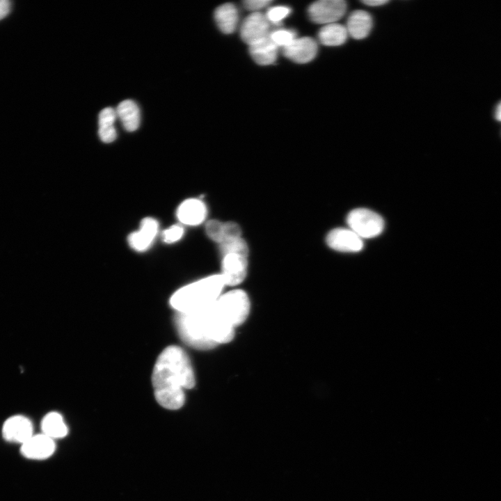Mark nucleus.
Segmentation results:
<instances>
[{
  "instance_id": "1",
  "label": "nucleus",
  "mask_w": 501,
  "mask_h": 501,
  "mask_svg": "<svg viewBox=\"0 0 501 501\" xmlns=\"http://www.w3.org/2000/svg\"><path fill=\"white\" fill-rule=\"evenodd\" d=\"M250 301L246 293L234 289L221 294L209 305L198 310L177 312L175 324L187 345L206 350L230 342L234 328L247 319Z\"/></svg>"
},
{
  "instance_id": "2",
  "label": "nucleus",
  "mask_w": 501,
  "mask_h": 501,
  "mask_svg": "<svg viewBox=\"0 0 501 501\" xmlns=\"http://www.w3.org/2000/svg\"><path fill=\"white\" fill-rule=\"evenodd\" d=\"M152 383L157 401L164 408L177 410L185 401L184 390L195 385L190 360L180 347L171 345L158 356L152 374Z\"/></svg>"
},
{
  "instance_id": "3",
  "label": "nucleus",
  "mask_w": 501,
  "mask_h": 501,
  "mask_svg": "<svg viewBox=\"0 0 501 501\" xmlns=\"http://www.w3.org/2000/svg\"><path fill=\"white\" fill-rule=\"evenodd\" d=\"M225 285L221 274L207 276L177 290L170 297V304L179 312L200 310L214 302Z\"/></svg>"
},
{
  "instance_id": "4",
  "label": "nucleus",
  "mask_w": 501,
  "mask_h": 501,
  "mask_svg": "<svg viewBox=\"0 0 501 501\" xmlns=\"http://www.w3.org/2000/svg\"><path fill=\"white\" fill-rule=\"evenodd\" d=\"M349 228L360 238L378 236L383 229L382 217L374 212L365 208L351 211L347 218Z\"/></svg>"
},
{
  "instance_id": "5",
  "label": "nucleus",
  "mask_w": 501,
  "mask_h": 501,
  "mask_svg": "<svg viewBox=\"0 0 501 501\" xmlns=\"http://www.w3.org/2000/svg\"><path fill=\"white\" fill-rule=\"evenodd\" d=\"M347 10L344 0H320L311 3L308 8L310 19L319 24L337 23Z\"/></svg>"
},
{
  "instance_id": "6",
  "label": "nucleus",
  "mask_w": 501,
  "mask_h": 501,
  "mask_svg": "<svg viewBox=\"0 0 501 501\" xmlns=\"http://www.w3.org/2000/svg\"><path fill=\"white\" fill-rule=\"evenodd\" d=\"M247 257L237 253L223 255L221 275L225 285L234 286L245 279L248 269Z\"/></svg>"
},
{
  "instance_id": "7",
  "label": "nucleus",
  "mask_w": 501,
  "mask_h": 501,
  "mask_svg": "<svg viewBox=\"0 0 501 501\" xmlns=\"http://www.w3.org/2000/svg\"><path fill=\"white\" fill-rule=\"evenodd\" d=\"M269 33V22L259 12L249 15L241 26V38L249 46L266 38Z\"/></svg>"
},
{
  "instance_id": "8",
  "label": "nucleus",
  "mask_w": 501,
  "mask_h": 501,
  "mask_svg": "<svg viewBox=\"0 0 501 501\" xmlns=\"http://www.w3.org/2000/svg\"><path fill=\"white\" fill-rule=\"evenodd\" d=\"M33 424L29 418L17 415L6 420L2 434L6 440L22 445L33 435Z\"/></svg>"
},
{
  "instance_id": "9",
  "label": "nucleus",
  "mask_w": 501,
  "mask_h": 501,
  "mask_svg": "<svg viewBox=\"0 0 501 501\" xmlns=\"http://www.w3.org/2000/svg\"><path fill=\"white\" fill-rule=\"evenodd\" d=\"M326 240L330 248L342 252H358L363 247L362 238L350 228L334 229L328 234Z\"/></svg>"
},
{
  "instance_id": "10",
  "label": "nucleus",
  "mask_w": 501,
  "mask_h": 501,
  "mask_svg": "<svg viewBox=\"0 0 501 501\" xmlns=\"http://www.w3.org/2000/svg\"><path fill=\"white\" fill-rule=\"evenodd\" d=\"M317 51V43L310 37L296 38L289 45L283 48V53L285 57L301 64L312 61Z\"/></svg>"
},
{
  "instance_id": "11",
  "label": "nucleus",
  "mask_w": 501,
  "mask_h": 501,
  "mask_svg": "<svg viewBox=\"0 0 501 501\" xmlns=\"http://www.w3.org/2000/svg\"><path fill=\"white\" fill-rule=\"evenodd\" d=\"M54 440L41 434L33 435L21 446L22 455L28 459L43 460L51 456L55 451Z\"/></svg>"
},
{
  "instance_id": "12",
  "label": "nucleus",
  "mask_w": 501,
  "mask_h": 501,
  "mask_svg": "<svg viewBox=\"0 0 501 501\" xmlns=\"http://www.w3.org/2000/svg\"><path fill=\"white\" fill-rule=\"evenodd\" d=\"M159 230L157 221L151 217L144 218L138 230L128 237L129 246L136 251L146 250L152 245Z\"/></svg>"
},
{
  "instance_id": "13",
  "label": "nucleus",
  "mask_w": 501,
  "mask_h": 501,
  "mask_svg": "<svg viewBox=\"0 0 501 501\" xmlns=\"http://www.w3.org/2000/svg\"><path fill=\"white\" fill-rule=\"evenodd\" d=\"M207 214L205 204L197 198L184 200L176 212L177 219L181 223L191 226L202 223L205 220Z\"/></svg>"
},
{
  "instance_id": "14",
  "label": "nucleus",
  "mask_w": 501,
  "mask_h": 501,
  "mask_svg": "<svg viewBox=\"0 0 501 501\" xmlns=\"http://www.w3.org/2000/svg\"><path fill=\"white\" fill-rule=\"evenodd\" d=\"M372 26L371 15L365 10H356L349 15L345 27L349 35L356 40H361L369 35Z\"/></svg>"
},
{
  "instance_id": "15",
  "label": "nucleus",
  "mask_w": 501,
  "mask_h": 501,
  "mask_svg": "<svg viewBox=\"0 0 501 501\" xmlns=\"http://www.w3.org/2000/svg\"><path fill=\"white\" fill-rule=\"evenodd\" d=\"M278 47L268 35L266 38L249 46L253 59L259 65L273 64L277 58Z\"/></svg>"
},
{
  "instance_id": "16",
  "label": "nucleus",
  "mask_w": 501,
  "mask_h": 501,
  "mask_svg": "<svg viewBox=\"0 0 501 501\" xmlns=\"http://www.w3.org/2000/svg\"><path fill=\"white\" fill-rule=\"evenodd\" d=\"M214 19L219 29L224 33H232L238 23V10L230 3L218 6L214 11Z\"/></svg>"
},
{
  "instance_id": "17",
  "label": "nucleus",
  "mask_w": 501,
  "mask_h": 501,
  "mask_svg": "<svg viewBox=\"0 0 501 501\" xmlns=\"http://www.w3.org/2000/svg\"><path fill=\"white\" fill-rule=\"evenodd\" d=\"M116 112L127 132H134L138 128L140 111L138 105L133 100H125L121 102L117 106Z\"/></svg>"
},
{
  "instance_id": "18",
  "label": "nucleus",
  "mask_w": 501,
  "mask_h": 501,
  "mask_svg": "<svg viewBox=\"0 0 501 501\" xmlns=\"http://www.w3.org/2000/svg\"><path fill=\"white\" fill-rule=\"evenodd\" d=\"M349 34L345 26L339 23L324 25L318 32L319 41L325 46L337 47L345 43Z\"/></svg>"
},
{
  "instance_id": "19",
  "label": "nucleus",
  "mask_w": 501,
  "mask_h": 501,
  "mask_svg": "<svg viewBox=\"0 0 501 501\" xmlns=\"http://www.w3.org/2000/svg\"><path fill=\"white\" fill-rule=\"evenodd\" d=\"M42 434L52 438H62L67 434L68 429L63 417L57 412L47 413L41 422Z\"/></svg>"
},
{
  "instance_id": "20",
  "label": "nucleus",
  "mask_w": 501,
  "mask_h": 501,
  "mask_svg": "<svg viewBox=\"0 0 501 501\" xmlns=\"http://www.w3.org/2000/svg\"><path fill=\"white\" fill-rule=\"evenodd\" d=\"M116 117V112L111 107L102 109L99 114L98 134L101 141L105 143H110L116 138L117 134L114 127Z\"/></svg>"
},
{
  "instance_id": "21",
  "label": "nucleus",
  "mask_w": 501,
  "mask_h": 501,
  "mask_svg": "<svg viewBox=\"0 0 501 501\" xmlns=\"http://www.w3.org/2000/svg\"><path fill=\"white\" fill-rule=\"evenodd\" d=\"M219 249L222 255L228 253H237L247 257L248 255V246L241 237L220 244Z\"/></svg>"
},
{
  "instance_id": "22",
  "label": "nucleus",
  "mask_w": 501,
  "mask_h": 501,
  "mask_svg": "<svg viewBox=\"0 0 501 501\" xmlns=\"http://www.w3.org/2000/svg\"><path fill=\"white\" fill-rule=\"evenodd\" d=\"M269 38L278 47L284 48L296 38V32L289 29H277L270 32Z\"/></svg>"
},
{
  "instance_id": "23",
  "label": "nucleus",
  "mask_w": 501,
  "mask_h": 501,
  "mask_svg": "<svg viewBox=\"0 0 501 501\" xmlns=\"http://www.w3.org/2000/svg\"><path fill=\"white\" fill-rule=\"evenodd\" d=\"M224 223L218 220H209L206 223L205 231L207 235L212 241L221 244L223 237Z\"/></svg>"
},
{
  "instance_id": "24",
  "label": "nucleus",
  "mask_w": 501,
  "mask_h": 501,
  "mask_svg": "<svg viewBox=\"0 0 501 501\" xmlns=\"http://www.w3.org/2000/svg\"><path fill=\"white\" fill-rule=\"evenodd\" d=\"M184 228L180 224L171 225L162 232V239L166 244L179 241L184 234Z\"/></svg>"
},
{
  "instance_id": "25",
  "label": "nucleus",
  "mask_w": 501,
  "mask_h": 501,
  "mask_svg": "<svg viewBox=\"0 0 501 501\" xmlns=\"http://www.w3.org/2000/svg\"><path fill=\"white\" fill-rule=\"evenodd\" d=\"M290 13L291 9L289 7L282 6H274L268 10L265 16L269 22L279 23L288 16Z\"/></svg>"
},
{
  "instance_id": "26",
  "label": "nucleus",
  "mask_w": 501,
  "mask_h": 501,
  "mask_svg": "<svg viewBox=\"0 0 501 501\" xmlns=\"http://www.w3.org/2000/svg\"><path fill=\"white\" fill-rule=\"evenodd\" d=\"M271 2L269 0H248L244 1V6L247 10L256 11L267 6Z\"/></svg>"
},
{
  "instance_id": "27",
  "label": "nucleus",
  "mask_w": 501,
  "mask_h": 501,
  "mask_svg": "<svg viewBox=\"0 0 501 501\" xmlns=\"http://www.w3.org/2000/svg\"><path fill=\"white\" fill-rule=\"evenodd\" d=\"M10 2L6 0H0V20L10 13Z\"/></svg>"
},
{
  "instance_id": "28",
  "label": "nucleus",
  "mask_w": 501,
  "mask_h": 501,
  "mask_svg": "<svg viewBox=\"0 0 501 501\" xmlns=\"http://www.w3.org/2000/svg\"><path fill=\"white\" fill-rule=\"evenodd\" d=\"M363 3L369 6H381L389 3L388 0H365L362 1Z\"/></svg>"
},
{
  "instance_id": "29",
  "label": "nucleus",
  "mask_w": 501,
  "mask_h": 501,
  "mask_svg": "<svg viewBox=\"0 0 501 501\" xmlns=\"http://www.w3.org/2000/svg\"><path fill=\"white\" fill-rule=\"evenodd\" d=\"M495 118L501 122V102L498 104L495 111Z\"/></svg>"
}]
</instances>
